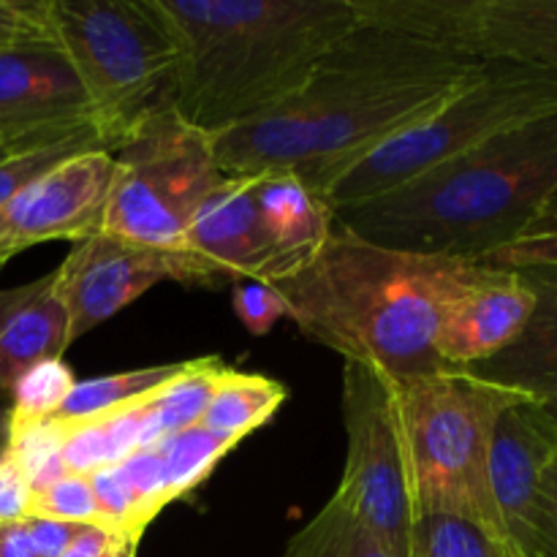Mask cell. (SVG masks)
I'll return each instance as SVG.
<instances>
[{
  "label": "cell",
  "mask_w": 557,
  "mask_h": 557,
  "mask_svg": "<svg viewBox=\"0 0 557 557\" xmlns=\"http://www.w3.org/2000/svg\"><path fill=\"white\" fill-rule=\"evenodd\" d=\"M482 65L362 16L292 98L212 136L218 169L292 172L321 196L368 152L430 117Z\"/></svg>",
  "instance_id": "6da1fadb"
},
{
  "label": "cell",
  "mask_w": 557,
  "mask_h": 557,
  "mask_svg": "<svg viewBox=\"0 0 557 557\" xmlns=\"http://www.w3.org/2000/svg\"><path fill=\"white\" fill-rule=\"evenodd\" d=\"M487 261L384 248L337 226L310 264L272 283L302 335L392 381L446 370L435 341Z\"/></svg>",
  "instance_id": "7a4b0ae2"
},
{
  "label": "cell",
  "mask_w": 557,
  "mask_h": 557,
  "mask_svg": "<svg viewBox=\"0 0 557 557\" xmlns=\"http://www.w3.org/2000/svg\"><path fill=\"white\" fill-rule=\"evenodd\" d=\"M180 49L172 109L215 136L292 98L359 25L357 0H156Z\"/></svg>",
  "instance_id": "3957f363"
},
{
  "label": "cell",
  "mask_w": 557,
  "mask_h": 557,
  "mask_svg": "<svg viewBox=\"0 0 557 557\" xmlns=\"http://www.w3.org/2000/svg\"><path fill=\"white\" fill-rule=\"evenodd\" d=\"M557 196V112L493 136L384 196L335 212L384 248L484 261L525 234Z\"/></svg>",
  "instance_id": "277c9868"
},
{
  "label": "cell",
  "mask_w": 557,
  "mask_h": 557,
  "mask_svg": "<svg viewBox=\"0 0 557 557\" xmlns=\"http://www.w3.org/2000/svg\"><path fill=\"white\" fill-rule=\"evenodd\" d=\"M395 389L419 517H451L515 547L490 487V441L522 395L455 368L395 381Z\"/></svg>",
  "instance_id": "5b68a950"
},
{
  "label": "cell",
  "mask_w": 557,
  "mask_h": 557,
  "mask_svg": "<svg viewBox=\"0 0 557 557\" xmlns=\"http://www.w3.org/2000/svg\"><path fill=\"white\" fill-rule=\"evenodd\" d=\"M47 20L109 152L141 120L172 107L180 49L156 0H47Z\"/></svg>",
  "instance_id": "8992f818"
},
{
  "label": "cell",
  "mask_w": 557,
  "mask_h": 557,
  "mask_svg": "<svg viewBox=\"0 0 557 557\" xmlns=\"http://www.w3.org/2000/svg\"><path fill=\"white\" fill-rule=\"evenodd\" d=\"M547 112H557V71L484 63L430 117L332 180L321 199L332 212L362 205Z\"/></svg>",
  "instance_id": "52a82bcc"
},
{
  "label": "cell",
  "mask_w": 557,
  "mask_h": 557,
  "mask_svg": "<svg viewBox=\"0 0 557 557\" xmlns=\"http://www.w3.org/2000/svg\"><path fill=\"white\" fill-rule=\"evenodd\" d=\"M112 156L114 180L101 232L172 253L185 264L190 221L223 177L212 136L185 123L172 107H163L141 120Z\"/></svg>",
  "instance_id": "ba28073f"
},
{
  "label": "cell",
  "mask_w": 557,
  "mask_h": 557,
  "mask_svg": "<svg viewBox=\"0 0 557 557\" xmlns=\"http://www.w3.org/2000/svg\"><path fill=\"white\" fill-rule=\"evenodd\" d=\"M346 468L332 495L392 557H413L419 506L395 381L368 364L343 368Z\"/></svg>",
  "instance_id": "9c48e42d"
},
{
  "label": "cell",
  "mask_w": 557,
  "mask_h": 557,
  "mask_svg": "<svg viewBox=\"0 0 557 557\" xmlns=\"http://www.w3.org/2000/svg\"><path fill=\"white\" fill-rule=\"evenodd\" d=\"M364 20L400 27L482 63L557 71V0H357Z\"/></svg>",
  "instance_id": "30bf717a"
},
{
  "label": "cell",
  "mask_w": 557,
  "mask_h": 557,
  "mask_svg": "<svg viewBox=\"0 0 557 557\" xmlns=\"http://www.w3.org/2000/svg\"><path fill=\"white\" fill-rule=\"evenodd\" d=\"M96 134L85 85L58 47L0 52V145L9 152ZM101 139V136H98Z\"/></svg>",
  "instance_id": "8fae6325"
},
{
  "label": "cell",
  "mask_w": 557,
  "mask_h": 557,
  "mask_svg": "<svg viewBox=\"0 0 557 557\" xmlns=\"http://www.w3.org/2000/svg\"><path fill=\"white\" fill-rule=\"evenodd\" d=\"M114 180V156L87 150L58 163L0 207V270L44 243H82L101 232Z\"/></svg>",
  "instance_id": "7c38bea8"
},
{
  "label": "cell",
  "mask_w": 557,
  "mask_h": 557,
  "mask_svg": "<svg viewBox=\"0 0 557 557\" xmlns=\"http://www.w3.org/2000/svg\"><path fill=\"white\" fill-rule=\"evenodd\" d=\"M52 272L54 288L69 315L71 343L117 315L166 277L185 283L183 259L103 232L76 243Z\"/></svg>",
  "instance_id": "4fadbf2b"
},
{
  "label": "cell",
  "mask_w": 557,
  "mask_h": 557,
  "mask_svg": "<svg viewBox=\"0 0 557 557\" xmlns=\"http://www.w3.org/2000/svg\"><path fill=\"white\" fill-rule=\"evenodd\" d=\"M188 286L270 283V245L259 210V174H223L185 234Z\"/></svg>",
  "instance_id": "5bb4252c"
},
{
  "label": "cell",
  "mask_w": 557,
  "mask_h": 557,
  "mask_svg": "<svg viewBox=\"0 0 557 557\" xmlns=\"http://www.w3.org/2000/svg\"><path fill=\"white\" fill-rule=\"evenodd\" d=\"M557 460V419L544 403H511L498 417L490 441V487L500 522L528 557L533 515L544 476Z\"/></svg>",
  "instance_id": "9a60e30c"
},
{
  "label": "cell",
  "mask_w": 557,
  "mask_h": 557,
  "mask_svg": "<svg viewBox=\"0 0 557 557\" xmlns=\"http://www.w3.org/2000/svg\"><path fill=\"white\" fill-rule=\"evenodd\" d=\"M536 308V292L520 272L490 264L482 281L449 310L435 341L446 368L466 370L487 362L525 330Z\"/></svg>",
  "instance_id": "2e32d148"
},
{
  "label": "cell",
  "mask_w": 557,
  "mask_h": 557,
  "mask_svg": "<svg viewBox=\"0 0 557 557\" xmlns=\"http://www.w3.org/2000/svg\"><path fill=\"white\" fill-rule=\"evenodd\" d=\"M69 315L54 288V272L14 288H0V397L44 359H63Z\"/></svg>",
  "instance_id": "e0dca14e"
},
{
  "label": "cell",
  "mask_w": 557,
  "mask_h": 557,
  "mask_svg": "<svg viewBox=\"0 0 557 557\" xmlns=\"http://www.w3.org/2000/svg\"><path fill=\"white\" fill-rule=\"evenodd\" d=\"M259 210L270 245V283L313 261L335 232V212L297 174H259Z\"/></svg>",
  "instance_id": "ac0fdd59"
},
{
  "label": "cell",
  "mask_w": 557,
  "mask_h": 557,
  "mask_svg": "<svg viewBox=\"0 0 557 557\" xmlns=\"http://www.w3.org/2000/svg\"><path fill=\"white\" fill-rule=\"evenodd\" d=\"M466 370L528 400L557 403V299L536 292V308L517 341Z\"/></svg>",
  "instance_id": "d6986e66"
},
{
  "label": "cell",
  "mask_w": 557,
  "mask_h": 557,
  "mask_svg": "<svg viewBox=\"0 0 557 557\" xmlns=\"http://www.w3.org/2000/svg\"><path fill=\"white\" fill-rule=\"evenodd\" d=\"M286 397L288 389L281 381L226 368L221 381H218L215 392H212L210 403H207L201 428L239 444L253 430L270 422L277 413V408L286 403Z\"/></svg>",
  "instance_id": "ffe728a7"
},
{
  "label": "cell",
  "mask_w": 557,
  "mask_h": 557,
  "mask_svg": "<svg viewBox=\"0 0 557 557\" xmlns=\"http://www.w3.org/2000/svg\"><path fill=\"white\" fill-rule=\"evenodd\" d=\"M183 364L185 362L152 364V368L125 370V373L101 375V379L76 381L71 395L65 397L60 411L52 417V422L71 428V424L112 417V413L156 395L161 386H166L183 370Z\"/></svg>",
  "instance_id": "44dd1931"
},
{
  "label": "cell",
  "mask_w": 557,
  "mask_h": 557,
  "mask_svg": "<svg viewBox=\"0 0 557 557\" xmlns=\"http://www.w3.org/2000/svg\"><path fill=\"white\" fill-rule=\"evenodd\" d=\"M226 368L228 364H223L218 357L185 362L183 370L145 403L152 446L161 444L169 435L180 433V430L201 424L207 403H210L212 392H215Z\"/></svg>",
  "instance_id": "7402d4cb"
},
{
  "label": "cell",
  "mask_w": 557,
  "mask_h": 557,
  "mask_svg": "<svg viewBox=\"0 0 557 557\" xmlns=\"http://www.w3.org/2000/svg\"><path fill=\"white\" fill-rule=\"evenodd\" d=\"M156 446L161 451L169 504H174V500L194 493L205 479H210L218 462L237 446V441L223 438V435L212 433L201 424H194V428L169 435Z\"/></svg>",
  "instance_id": "603a6c76"
},
{
  "label": "cell",
  "mask_w": 557,
  "mask_h": 557,
  "mask_svg": "<svg viewBox=\"0 0 557 557\" xmlns=\"http://www.w3.org/2000/svg\"><path fill=\"white\" fill-rule=\"evenodd\" d=\"M286 557H392L379 539L341 506L330 504L292 539Z\"/></svg>",
  "instance_id": "cb8c5ba5"
},
{
  "label": "cell",
  "mask_w": 557,
  "mask_h": 557,
  "mask_svg": "<svg viewBox=\"0 0 557 557\" xmlns=\"http://www.w3.org/2000/svg\"><path fill=\"white\" fill-rule=\"evenodd\" d=\"M63 433L65 430L52 419H47V422H9L5 451L25 473L33 495L44 493L49 484L69 473L63 462Z\"/></svg>",
  "instance_id": "d4e9b609"
},
{
  "label": "cell",
  "mask_w": 557,
  "mask_h": 557,
  "mask_svg": "<svg viewBox=\"0 0 557 557\" xmlns=\"http://www.w3.org/2000/svg\"><path fill=\"white\" fill-rule=\"evenodd\" d=\"M76 379L63 359H44L16 379L9 422H47L74 389Z\"/></svg>",
  "instance_id": "484cf974"
},
{
  "label": "cell",
  "mask_w": 557,
  "mask_h": 557,
  "mask_svg": "<svg viewBox=\"0 0 557 557\" xmlns=\"http://www.w3.org/2000/svg\"><path fill=\"white\" fill-rule=\"evenodd\" d=\"M413 557H525L520 549L493 542L473 525L451 517H419Z\"/></svg>",
  "instance_id": "4316f807"
},
{
  "label": "cell",
  "mask_w": 557,
  "mask_h": 557,
  "mask_svg": "<svg viewBox=\"0 0 557 557\" xmlns=\"http://www.w3.org/2000/svg\"><path fill=\"white\" fill-rule=\"evenodd\" d=\"M87 150H107L103 141L96 134H82L74 139L58 141V145L33 147V150H16L5 152L0 158V207L9 199H14L22 188L36 183L47 172H52L58 163L69 161V158L79 156Z\"/></svg>",
  "instance_id": "83f0119b"
},
{
  "label": "cell",
  "mask_w": 557,
  "mask_h": 557,
  "mask_svg": "<svg viewBox=\"0 0 557 557\" xmlns=\"http://www.w3.org/2000/svg\"><path fill=\"white\" fill-rule=\"evenodd\" d=\"M117 468L123 473L125 484H128L131 495H134L136 522H139L141 533H145L147 525L169 506L161 451H158V446H147V449L134 451Z\"/></svg>",
  "instance_id": "f1b7e54d"
},
{
  "label": "cell",
  "mask_w": 557,
  "mask_h": 557,
  "mask_svg": "<svg viewBox=\"0 0 557 557\" xmlns=\"http://www.w3.org/2000/svg\"><path fill=\"white\" fill-rule=\"evenodd\" d=\"M30 517L71 522V525H98V506L92 484L79 473H65L44 493L33 495Z\"/></svg>",
  "instance_id": "f546056e"
},
{
  "label": "cell",
  "mask_w": 557,
  "mask_h": 557,
  "mask_svg": "<svg viewBox=\"0 0 557 557\" xmlns=\"http://www.w3.org/2000/svg\"><path fill=\"white\" fill-rule=\"evenodd\" d=\"M27 47H54L47 0H0V52Z\"/></svg>",
  "instance_id": "4dcf8cb0"
},
{
  "label": "cell",
  "mask_w": 557,
  "mask_h": 557,
  "mask_svg": "<svg viewBox=\"0 0 557 557\" xmlns=\"http://www.w3.org/2000/svg\"><path fill=\"white\" fill-rule=\"evenodd\" d=\"M487 264L506 267V270H520V267H539L553 264L557 267V212H542L531 226L525 228L522 237L500 248Z\"/></svg>",
  "instance_id": "1f68e13d"
},
{
  "label": "cell",
  "mask_w": 557,
  "mask_h": 557,
  "mask_svg": "<svg viewBox=\"0 0 557 557\" xmlns=\"http://www.w3.org/2000/svg\"><path fill=\"white\" fill-rule=\"evenodd\" d=\"M234 313L245 324L250 335H267L277 319L286 315V302L272 283L239 281L232 292Z\"/></svg>",
  "instance_id": "d6a6232c"
},
{
  "label": "cell",
  "mask_w": 557,
  "mask_h": 557,
  "mask_svg": "<svg viewBox=\"0 0 557 557\" xmlns=\"http://www.w3.org/2000/svg\"><path fill=\"white\" fill-rule=\"evenodd\" d=\"M528 557H557V460L539 490Z\"/></svg>",
  "instance_id": "836d02e7"
},
{
  "label": "cell",
  "mask_w": 557,
  "mask_h": 557,
  "mask_svg": "<svg viewBox=\"0 0 557 557\" xmlns=\"http://www.w3.org/2000/svg\"><path fill=\"white\" fill-rule=\"evenodd\" d=\"M33 490L9 451L0 455V528L25 522L30 517Z\"/></svg>",
  "instance_id": "e575fe53"
},
{
  "label": "cell",
  "mask_w": 557,
  "mask_h": 557,
  "mask_svg": "<svg viewBox=\"0 0 557 557\" xmlns=\"http://www.w3.org/2000/svg\"><path fill=\"white\" fill-rule=\"evenodd\" d=\"M136 547L101 525H82L71 547L60 557H120L134 555Z\"/></svg>",
  "instance_id": "d590c367"
},
{
  "label": "cell",
  "mask_w": 557,
  "mask_h": 557,
  "mask_svg": "<svg viewBox=\"0 0 557 557\" xmlns=\"http://www.w3.org/2000/svg\"><path fill=\"white\" fill-rule=\"evenodd\" d=\"M30 542L36 547L38 557H60L71 547L82 525H71V522L47 520V517H27L25 520Z\"/></svg>",
  "instance_id": "8d00e7d4"
},
{
  "label": "cell",
  "mask_w": 557,
  "mask_h": 557,
  "mask_svg": "<svg viewBox=\"0 0 557 557\" xmlns=\"http://www.w3.org/2000/svg\"><path fill=\"white\" fill-rule=\"evenodd\" d=\"M0 557H38L25 522L0 528Z\"/></svg>",
  "instance_id": "74e56055"
},
{
  "label": "cell",
  "mask_w": 557,
  "mask_h": 557,
  "mask_svg": "<svg viewBox=\"0 0 557 557\" xmlns=\"http://www.w3.org/2000/svg\"><path fill=\"white\" fill-rule=\"evenodd\" d=\"M522 281L533 288V292L549 294V297L557 299V267L553 264H539V267H520Z\"/></svg>",
  "instance_id": "f35d334b"
},
{
  "label": "cell",
  "mask_w": 557,
  "mask_h": 557,
  "mask_svg": "<svg viewBox=\"0 0 557 557\" xmlns=\"http://www.w3.org/2000/svg\"><path fill=\"white\" fill-rule=\"evenodd\" d=\"M5 441H9V408L0 406V455L5 449Z\"/></svg>",
  "instance_id": "ab89813d"
},
{
  "label": "cell",
  "mask_w": 557,
  "mask_h": 557,
  "mask_svg": "<svg viewBox=\"0 0 557 557\" xmlns=\"http://www.w3.org/2000/svg\"><path fill=\"white\" fill-rule=\"evenodd\" d=\"M542 212H557V196H555V199L553 201H549V205L547 207H544V210ZM542 212H539V215H542Z\"/></svg>",
  "instance_id": "60d3db41"
},
{
  "label": "cell",
  "mask_w": 557,
  "mask_h": 557,
  "mask_svg": "<svg viewBox=\"0 0 557 557\" xmlns=\"http://www.w3.org/2000/svg\"><path fill=\"white\" fill-rule=\"evenodd\" d=\"M544 406H547L549 411H553V417L557 419V403H544Z\"/></svg>",
  "instance_id": "b9f144b4"
},
{
  "label": "cell",
  "mask_w": 557,
  "mask_h": 557,
  "mask_svg": "<svg viewBox=\"0 0 557 557\" xmlns=\"http://www.w3.org/2000/svg\"><path fill=\"white\" fill-rule=\"evenodd\" d=\"M5 152H9V150H5V147H3V145H0V158H3V156H5Z\"/></svg>",
  "instance_id": "7bdbcfd3"
},
{
  "label": "cell",
  "mask_w": 557,
  "mask_h": 557,
  "mask_svg": "<svg viewBox=\"0 0 557 557\" xmlns=\"http://www.w3.org/2000/svg\"><path fill=\"white\" fill-rule=\"evenodd\" d=\"M120 557H134V555H120Z\"/></svg>",
  "instance_id": "ee69618b"
}]
</instances>
